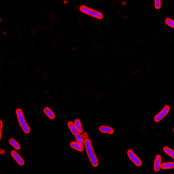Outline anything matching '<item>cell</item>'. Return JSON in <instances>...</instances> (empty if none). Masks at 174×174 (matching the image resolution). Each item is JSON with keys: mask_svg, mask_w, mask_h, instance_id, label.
Returning a JSON list of instances; mask_svg holds the SVG:
<instances>
[{"mask_svg": "<svg viewBox=\"0 0 174 174\" xmlns=\"http://www.w3.org/2000/svg\"><path fill=\"white\" fill-rule=\"evenodd\" d=\"M166 23L168 25L172 28H174V21L173 20H171L170 19H166Z\"/></svg>", "mask_w": 174, "mask_h": 174, "instance_id": "17", "label": "cell"}, {"mask_svg": "<svg viewBox=\"0 0 174 174\" xmlns=\"http://www.w3.org/2000/svg\"><path fill=\"white\" fill-rule=\"evenodd\" d=\"M1 123V135H0V139H1V136H2V127H3V124L2 121L0 122Z\"/></svg>", "mask_w": 174, "mask_h": 174, "instance_id": "19", "label": "cell"}, {"mask_svg": "<svg viewBox=\"0 0 174 174\" xmlns=\"http://www.w3.org/2000/svg\"><path fill=\"white\" fill-rule=\"evenodd\" d=\"M174 167V163L173 162L164 163L161 164L160 168L163 169H171L173 168Z\"/></svg>", "mask_w": 174, "mask_h": 174, "instance_id": "10", "label": "cell"}, {"mask_svg": "<svg viewBox=\"0 0 174 174\" xmlns=\"http://www.w3.org/2000/svg\"><path fill=\"white\" fill-rule=\"evenodd\" d=\"M161 160V156L160 155H157L156 156L154 164V170L156 172L159 171L160 170Z\"/></svg>", "mask_w": 174, "mask_h": 174, "instance_id": "7", "label": "cell"}, {"mask_svg": "<svg viewBox=\"0 0 174 174\" xmlns=\"http://www.w3.org/2000/svg\"><path fill=\"white\" fill-rule=\"evenodd\" d=\"M71 147L78 151H82L84 150L83 145L76 142H72L71 144Z\"/></svg>", "mask_w": 174, "mask_h": 174, "instance_id": "9", "label": "cell"}, {"mask_svg": "<svg viewBox=\"0 0 174 174\" xmlns=\"http://www.w3.org/2000/svg\"><path fill=\"white\" fill-rule=\"evenodd\" d=\"M9 143L13 147H14L17 150H19L20 149V146L19 143L16 141L14 139H10L9 140Z\"/></svg>", "mask_w": 174, "mask_h": 174, "instance_id": "14", "label": "cell"}, {"mask_svg": "<svg viewBox=\"0 0 174 174\" xmlns=\"http://www.w3.org/2000/svg\"><path fill=\"white\" fill-rule=\"evenodd\" d=\"M163 150L167 154H168V155L171 157L172 159H174V152L173 151L167 147H164Z\"/></svg>", "mask_w": 174, "mask_h": 174, "instance_id": "16", "label": "cell"}, {"mask_svg": "<svg viewBox=\"0 0 174 174\" xmlns=\"http://www.w3.org/2000/svg\"><path fill=\"white\" fill-rule=\"evenodd\" d=\"M75 139H76L77 142L78 143L81 145H83L85 144V142L84 141L80 133L78 132L76 135H75Z\"/></svg>", "mask_w": 174, "mask_h": 174, "instance_id": "15", "label": "cell"}, {"mask_svg": "<svg viewBox=\"0 0 174 174\" xmlns=\"http://www.w3.org/2000/svg\"><path fill=\"white\" fill-rule=\"evenodd\" d=\"M44 113L48 116L51 119H54L55 117V115L54 113L49 108H45L44 110Z\"/></svg>", "mask_w": 174, "mask_h": 174, "instance_id": "11", "label": "cell"}, {"mask_svg": "<svg viewBox=\"0 0 174 174\" xmlns=\"http://www.w3.org/2000/svg\"><path fill=\"white\" fill-rule=\"evenodd\" d=\"M75 125L76 127L78 132L80 133H82L83 132V129H82L80 121L79 119L75 120Z\"/></svg>", "mask_w": 174, "mask_h": 174, "instance_id": "13", "label": "cell"}, {"mask_svg": "<svg viewBox=\"0 0 174 174\" xmlns=\"http://www.w3.org/2000/svg\"><path fill=\"white\" fill-rule=\"evenodd\" d=\"M99 130L102 133H108L109 134H112L114 132V130L112 127L108 126H102L99 128Z\"/></svg>", "mask_w": 174, "mask_h": 174, "instance_id": "8", "label": "cell"}, {"mask_svg": "<svg viewBox=\"0 0 174 174\" xmlns=\"http://www.w3.org/2000/svg\"><path fill=\"white\" fill-rule=\"evenodd\" d=\"M11 154L18 164L21 166H23L24 164V161L15 151H12L11 152Z\"/></svg>", "mask_w": 174, "mask_h": 174, "instance_id": "6", "label": "cell"}, {"mask_svg": "<svg viewBox=\"0 0 174 174\" xmlns=\"http://www.w3.org/2000/svg\"><path fill=\"white\" fill-rule=\"evenodd\" d=\"M16 114H17V116L20 126L24 132L26 134H28L30 132V127H29V125L26 122L22 111L21 109H17L16 110Z\"/></svg>", "mask_w": 174, "mask_h": 174, "instance_id": "2", "label": "cell"}, {"mask_svg": "<svg viewBox=\"0 0 174 174\" xmlns=\"http://www.w3.org/2000/svg\"><path fill=\"white\" fill-rule=\"evenodd\" d=\"M80 10L81 12H82L84 13H85L86 14H88L89 15L97 19H102L103 17V15L102 13L90 8H88V7H87L86 6H81L80 7Z\"/></svg>", "mask_w": 174, "mask_h": 174, "instance_id": "3", "label": "cell"}, {"mask_svg": "<svg viewBox=\"0 0 174 174\" xmlns=\"http://www.w3.org/2000/svg\"><path fill=\"white\" fill-rule=\"evenodd\" d=\"M154 6L156 9H159L161 7V2L160 0H155L154 1Z\"/></svg>", "mask_w": 174, "mask_h": 174, "instance_id": "18", "label": "cell"}, {"mask_svg": "<svg viewBox=\"0 0 174 174\" xmlns=\"http://www.w3.org/2000/svg\"><path fill=\"white\" fill-rule=\"evenodd\" d=\"M68 126L71 132H72V134L74 135L78 133V131L74 123H72V122H70L68 123Z\"/></svg>", "mask_w": 174, "mask_h": 174, "instance_id": "12", "label": "cell"}, {"mask_svg": "<svg viewBox=\"0 0 174 174\" xmlns=\"http://www.w3.org/2000/svg\"><path fill=\"white\" fill-rule=\"evenodd\" d=\"M85 144L86 149L87 152L91 163L94 167H96L98 165V162L93 151L91 140L86 139L85 141Z\"/></svg>", "mask_w": 174, "mask_h": 174, "instance_id": "1", "label": "cell"}, {"mask_svg": "<svg viewBox=\"0 0 174 174\" xmlns=\"http://www.w3.org/2000/svg\"><path fill=\"white\" fill-rule=\"evenodd\" d=\"M127 155L129 156V159L133 162L134 164L138 167L142 166V161L137 156L134 154L132 150H129L127 152Z\"/></svg>", "mask_w": 174, "mask_h": 174, "instance_id": "4", "label": "cell"}, {"mask_svg": "<svg viewBox=\"0 0 174 174\" xmlns=\"http://www.w3.org/2000/svg\"><path fill=\"white\" fill-rule=\"evenodd\" d=\"M170 110V107L168 105L165 106L163 109L161 111V112H159L158 115H156L154 117V120L155 122H158L161 121L164 117L168 113V112Z\"/></svg>", "mask_w": 174, "mask_h": 174, "instance_id": "5", "label": "cell"}]
</instances>
